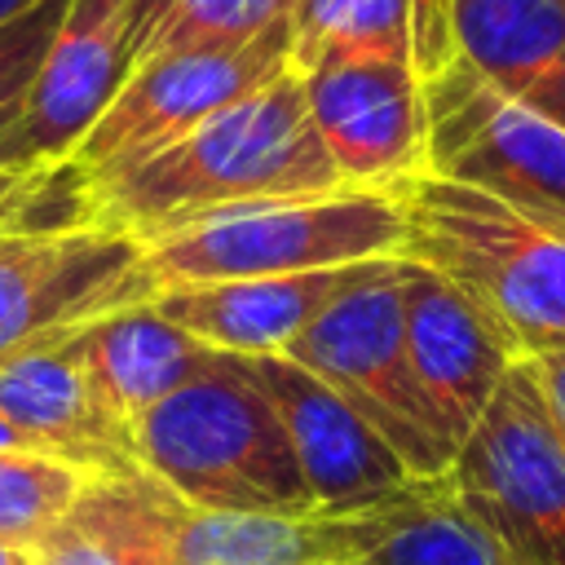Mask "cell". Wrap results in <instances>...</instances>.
I'll list each match as a JSON object with an SVG mask.
<instances>
[{
  "label": "cell",
  "instance_id": "obj_29",
  "mask_svg": "<svg viewBox=\"0 0 565 565\" xmlns=\"http://www.w3.org/2000/svg\"><path fill=\"white\" fill-rule=\"evenodd\" d=\"M31 4H40V0H0V26H4V22H13L18 13H26Z\"/></svg>",
  "mask_w": 565,
  "mask_h": 565
},
{
  "label": "cell",
  "instance_id": "obj_2",
  "mask_svg": "<svg viewBox=\"0 0 565 565\" xmlns=\"http://www.w3.org/2000/svg\"><path fill=\"white\" fill-rule=\"evenodd\" d=\"M406 256L450 278L512 358L565 349V216L419 172L402 185Z\"/></svg>",
  "mask_w": 565,
  "mask_h": 565
},
{
  "label": "cell",
  "instance_id": "obj_25",
  "mask_svg": "<svg viewBox=\"0 0 565 565\" xmlns=\"http://www.w3.org/2000/svg\"><path fill=\"white\" fill-rule=\"evenodd\" d=\"M525 362H530V371L539 380V393L547 402V415H552V424H556V433L565 441V349L539 353V358H525Z\"/></svg>",
  "mask_w": 565,
  "mask_h": 565
},
{
  "label": "cell",
  "instance_id": "obj_28",
  "mask_svg": "<svg viewBox=\"0 0 565 565\" xmlns=\"http://www.w3.org/2000/svg\"><path fill=\"white\" fill-rule=\"evenodd\" d=\"M0 565H35V556L26 547H13V543L0 539Z\"/></svg>",
  "mask_w": 565,
  "mask_h": 565
},
{
  "label": "cell",
  "instance_id": "obj_24",
  "mask_svg": "<svg viewBox=\"0 0 565 565\" xmlns=\"http://www.w3.org/2000/svg\"><path fill=\"white\" fill-rule=\"evenodd\" d=\"M71 0H40L0 26V128H9L35 84V71L62 26Z\"/></svg>",
  "mask_w": 565,
  "mask_h": 565
},
{
  "label": "cell",
  "instance_id": "obj_1",
  "mask_svg": "<svg viewBox=\"0 0 565 565\" xmlns=\"http://www.w3.org/2000/svg\"><path fill=\"white\" fill-rule=\"evenodd\" d=\"M340 172L309 119L300 75L287 71L216 110L172 146L110 181H84L88 225L132 238L252 199L340 190Z\"/></svg>",
  "mask_w": 565,
  "mask_h": 565
},
{
  "label": "cell",
  "instance_id": "obj_18",
  "mask_svg": "<svg viewBox=\"0 0 565 565\" xmlns=\"http://www.w3.org/2000/svg\"><path fill=\"white\" fill-rule=\"evenodd\" d=\"M450 31L459 62L565 128V0H450Z\"/></svg>",
  "mask_w": 565,
  "mask_h": 565
},
{
  "label": "cell",
  "instance_id": "obj_27",
  "mask_svg": "<svg viewBox=\"0 0 565 565\" xmlns=\"http://www.w3.org/2000/svg\"><path fill=\"white\" fill-rule=\"evenodd\" d=\"M0 450H35V446H31V437H26V433H18V428L0 415ZM35 455H40V450H35Z\"/></svg>",
  "mask_w": 565,
  "mask_h": 565
},
{
  "label": "cell",
  "instance_id": "obj_26",
  "mask_svg": "<svg viewBox=\"0 0 565 565\" xmlns=\"http://www.w3.org/2000/svg\"><path fill=\"white\" fill-rule=\"evenodd\" d=\"M31 556H35V565H106L102 556L84 552V547L71 543V539H57V534H49Z\"/></svg>",
  "mask_w": 565,
  "mask_h": 565
},
{
  "label": "cell",
  "instance_id": "obj_8",
  "mask_svg": "<svg viewBox=\"0 0 565 565\" xmlns=\"http://www.w3.org/2000/svg\"><path fill=\"white\" fill-rule=\"evenodd\" d=\"M287 71H291V18L238 49L141 62L132 66L115 102L102 110V119L88 128V137L71 154V168L84 181H110Z\"/></svg>",
  "mask_w": 565,
  "mask_h": 565
},
{
  "label": "cell",
  "instance_id": "obj_13",
  "mask_svg": "<svg viewBox=\"0 0 565 565\" xmlns=\"http://www.w3.org/2000/svg\"><path fill=\"white\" fill-rule=\"evenodd\" d=\"M265 397L274 402L318 516H353L411 481L397 450L318 375L287 353L247 358Z\"/></svg>",
  "mask_w": 565,
  "mask_h": 565
},
{
  "label": "cell",
  "instance_id": "obj_21",
  "mask_svg": "<svg viewBox=\"0 0 565 565\" xmlns=\"http://www.w3.org/2000/svg\"><path fill=\"white\" fill-rule=\"evenodd\" d=\"M296 0H132L137 66L177 53L238 49L291 18Z\"/></svg>",
  "mask_w": 565,
  "mask_h": 565
},
{
  "label": "cell",
  "instance_id": "obj_20",
  "mask_svg": "<svg viewBox=\"0 0 565 565\" xmlns=\"http://www.w3.org/2000/svg\"><path fill=\"white\" fill-rule=\"evenodd\" d=\"M353 565H521L455 494L450 472L411 477L366 512H353Z\"/></svg>",
  "mask_w": 565,
  "mask_h": 565
},
{
  "label": "cell",
  "instance_id": "obj_4",
  "mask_svg": "<svg viewBox=\"0 0 565 565\" xmlns=\"http://www.w3.org/2000/svg\"><path fill=\"white\" fill-rule=\"evenodd\" d=\"M154 296L168 287L278 278L340 269L380 256H406L402 190H327L291 199H252L177 221L137 238Z\"/></svg>",
  "mask_w": 565,
  "mask_h": 565
},
{
  "label": "cell",
  "instance_id": "obj_23",
  "mask_svg": "<svg viewBox=\"0 0 565 565\" xmlns=\"http://www.w3.org/2000/svg\"><path fill=\"white\" fill-rule=\"evenodd\" d=\"M0 225L13 234H57L88 225L84 177L71 163L40 172H0Z\"/></svg>",
  "mask_w": 565,
  "mask_h": 565
},
{
  "label": "cell",
  "instance_id": "obj_3",
  "mask_svg": "<svg viewBox=\"0 0 565 565\" xmlns=\"http://www.w3.org/2000/svg\"><path fill=\"white\" fill-rule=\"evenodd\" d=\"M150 477L199 508L318 516L291 437L243 353H216L132 424Z\"/></svg>",
  "mask_w": 565,
  "mask_h": 565
},
{
  "label": "cell",
  "instance_id": "obj_17",
  "mask_svg": "<svg viewBox=\"0 0 565 565\" xmlns=\"http://www.w3.org/2000/svg\"><path fill=\"white\" fill-rule=\"evenodd\" d=\"M66 349L84 366L88 388L97 393L106 415L128 433L154 402L177 393L216 358V349L168 322L154 309V300L84 322L79 331L66 335Z\"/></svg>",
  "mask_w": 565,
  "mask_h": 565
},
{
  "label": "cell",
  "instance_id": "obj_5",
  "mask_svg": "<svg viewBox=\"0 0 565 565\" xmlns=\"http://www.w3.org/2000/svg\"><path fill=\"white\" fill-rule=\"evenodd\" d=\"M57 539L106 565H353V516H260L199 508L146 468L88 477Z\"/></svg>",
  "mask_w": 565,
  "mask_h": 565
},
{
  "label": "cell",
  "instance_id": "obj_10",
  "mask_svg": "<svg viewBox=\"0 0 565 565\" xmlns=\"http://www.w3.org/2000/svg\"><path fill=\"white\" fill-rule=\"evenodd\" d=\"M154 300L141 243L110 225L0 238V366L93 318Z\"/></svg>",
  "mask_w": 565,
  "mask_h": 565
},
{
  "label": "cell",
  "instance_id": "obj_12",
  "mask_svg": "<svg viewBox=\"0 0 565 565\" xmlns=\"http://www.w3.org/2000/svg\"><path fill=\"white\" fill-rule=\"evenodd\" d=\"M309 119L353 190H402L424 172L428 106L419 71L384 57H344L300 71Z\"/></svg>",
  "mask_w": 565,
  "mask_h": 565
},
{
  "label": "cell",
  "instance_id": "obj_7",
  "mask_svg": "<svg viewBox=\"0 0 565 565\" xmlns=\"http://www.w3.org/2000/svg\"><path fill=\"white\" fill-rule=\"evenodd\" d=\"M450 481L521 565H565V441L525 358L508 366L459 441Z\"/></svg>",
  "mask_w": 565,
  "mask_h": 565
},
{
  "label": "cell",
  "instance_id": "obj_19",
  "mask_svg": "<svg viewBox=\"0 0 565 565\" xmlns=\"http://www.w3.org/2000/svg\"><path fill=\"white\" fill-rule=\"evenodd\" d=\"M344 57H384L433 79L459 57L450 0H296L291 71L300 75Z\"/></svg>",
  "mask_w": 565,
  "mask_h": 565
},
{
  "label": "cell",
  "instance_id": "obj_30",
  "mask_svg": "<svg viewBox=\"0 0 565 565\" xmlns=\"http://www.w3.org/2000/svg\"><path fill=\"white\" fill-rule=\"evenodd\" d=\"M4 234H13V230H4V225H0V238H4Z\"/></svg>",
  "mask_w": 565,
  "mask_h": 565
},
{
  "label": "cell",
  "instance_id": "obj_15",
  "mask_svg": "<svg viewBox=\"0 0 565 565\" xmlns=\"http://www.w3.org/2000/svg\"><path fill=\"white\" fill-rule=\"evenodd\" d=\"M0 415L26 433L40 455H53L88 477L141 468L132 433L106 415L66 340L18 353L0 366Z\"/></svg>",
  "mask_w": 565,
  "mask_h": 565
},
{
  "label": "cell",
  "instance_id": "obj_6",
  "mask_svg": "<svg viewBox=\"0 0 565 565\" xmlns=\"http://www.w3.org/2000/svg\"><path fill=\"white\" fill-rule=\"evenodd\" d=\"M327 388H335L411 468V477L450 472V441L411 371L402 327V256L353 265L349 282L282 349Z\"/></svg>",
  "mask_w": 565,
  "mask_h": 565
},
{
  "label": "cell",
  "instance_id": "obj_9",
  "mask_svg": "<svg viewBox=\"0 0 565 565\" xmlns=\"http://www.w3.org/2000/svg\"><path fill=\"white\" fill-rule=\"evenodd\" d=\"M424 172L486 190L512 207L565 216V128L503 97L468 62L424 79Z\"/></svg>",
  "mask_w": 565,
  "mask_h": 565
},
{
  "label": "cell",
  "instance_id": "obj_11",
  "mask_svg": "<svg viewBox=\"0 0 565 565\" xmlns=\"http://www.w3.org/2000/svg\"><path fill=\"white\" fill-rule=\"evenodd\" d=\"M132 66V0H71L18 119L0 128V172L71 163Z\"/></svg>",
  "mask_w": 565,
  "mask_h": 565
},
{
  "label": "cell",
  "instance_id": "obj_16",
  "mask_svg": "<svg viewBox=\"0 0 565 565\" xmlns=\"http://www.w3.org/2000/svg\"><path fill=\"white\" fill-rule=\"evenodd\" d=\"M349 274L353 265L278 274V278L168 287L154 296V309L216 353L260 358V353H282L322 313V305L349 282Z\"/></svg>",
  "mask_w": 565,
  "mask_h": 565
},
{
  "label": "cell",
  "instance_id": "obj_22",
  "mask_svg": "<svg viewBox=\"0 0 565 565\" xmlns=\"http://www.w3.org/2000/svg\"><path fill=\"white\" fill-rule=\"evenodd\" d=\"M88 472L35 455V450H0V539L35 552L71 512Z\"/></svg>",
  "mask_w": 565,
  "mask_h": 565
},
{
  "label": "cell",
  "instance_id": "obj_14",
  "mask_svg": "<svg viewBox=\"0 0 565 565\" xmlns=\"http://www.w3.org/2000/svg\"><path fill=\"white\" fill-rule=\"evenodd\" d=\"M402 327L411 371L450 450H459L516 358L450 278L411 256H402Z\"/></svg>",
  "mask_w": 565,
  "mask_h": 565
}]
</instances>
